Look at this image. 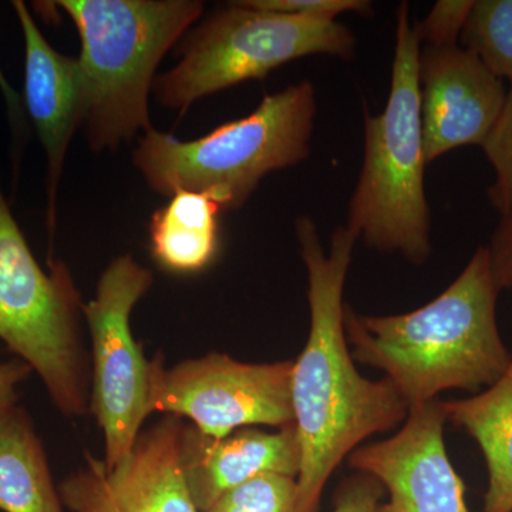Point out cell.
Instances as JSON below:
<instances>
[{
	"instance_id": "1",
	"label": "cell",
	"mask_w": 512,
	"mask_h": 512,
	"mask_svg": "<svg viewBox=\"0 0 512 512\" xmlns=\"http://www.w3.org/2000/svg\"><path fill=\"white\" fill-rule=\"evenodd\" d=\"M295 227L308 271L311 330L292 370L293 424L301 447L292 512H315L326 481L340 461L367 437L406 419L409 404L389 379H366L353 363L345 332L343 288L355 235L339 227L326 252L311 217H299Z\"/></svg>"
},
{
	"instance_id": "2",
	"label": "cell",
	"mask_w": 512,
	"mask_h": 512,
	"mask_svg": "<svg viewBox=\"0 0 512 512\" xmlns=\"http://www.w3.org/2000/svg\"><path fill=\"white\" fill-rule=\"evenodd\" d=\"M500 292L480 247L456 281L417 311L366 316L345 306L352 356L386 373L409 409L443 390L493 386L512 360L497 325Z\"/></svg>"
},
{
	"instance_id": "3",
	"label": "cell",
	"mask_w": 512,
	"mask_h": 512,
	"mask_svg": "<svg viewBox=\"0 0 512 512\" xmlns=\"http://www.w3.org/2000/svg\"><path fill=\"white\" fill-rule=\"evenodd\" d=\"M82 43V127L93 151L117 150L151 128L158 64L201 18L198 0H60Z\"/></svg>"
},
{
	"instance_id": "4",
	"label": "cell",
	"mask_w": 512,
	"mask_h": 512,
	"mask_svg": "<svg viewBox=\"0 0 512 512\" xmlns=\"http://www.w3.org/2000/svg\"><path fill=\"white\" fill-rule=\"evenodd\" d=\"M316 113L315 87L303 80L195 140L151 127L134 150V167L158 194L204 192L222 210H238L266 175L309 157Z\"/></svg>"
},
{
	"instance_id": "5",
	"label": "cell",
	"mask_w": 512,
	"mask_h": 512,
	"mask_svg": "<svg viewBox=\"0 0 512 512\" xmlns=\"http://www.w3.org/2000/svg\"><path fill=\"white\" fill-rule=\"evenodd\" d=\"M419 53L410 6L402 2L396 12L389 100L382 113L366 114L365 156L346 225L367 247L400 252L416 265L431 254L417 79Z\"/></svg>"
},
{
	"instance_id": "6",
	"label": "cell",
	"mask_w": 512,
	"mask_h": 512,
	"mask_svg": "<svg viewBox=\"0 0 512 512\" xmlns=\"http://www.w3.org/2000/svg\"><path fill=\"white\" fill-rule=\"evenodd\" d=\"M352 30L336 20L302 18L228 3L191 30L181 59L158 76L153 93L165 109L181 114L195 101L248 80H262L279 66L302 57L352 59Z\"/></svg>"
},
{
	"instance_id": "7",
	"label": "cell",
	"mask_w": 512,
	"mask_h": 512,
	"mask_svg": "<svg viewBox=\"0 0 512 512\" xmlns=\"http://www.w3.org/2000/svg\"><path fill=\"white\" fill-rule=\"evenodd\" d=\"M83 303L69 269L37 264L0 184V339L45 383L67 417L87 409L79 316Z\"/></svg>"
},
{
	"instance_id": "8",
	"label": "cell",
	"mask_w": 512,
	"mask_h": 512,
	"mask_svg": "<svg viewBox=\"0 0 512 512\" xmlns=\"http://www.w3.org/2000/svg\"><path fill=\"white\" fill-rule=\"evenodd\" d=\"M153 284L150 269L131 255L113 259L83 303L93 343L92 412L106 440L107 467L130 454L148 414L150 362L131 333V312Z\"/></svg>"
},
{
	"instance_id": "9",
	"label": "cell",
	"mask_w": 512,
	"mask_h": 512,
	"mask_svg": "<svg viewBox=\"0 0 512 512\" xmlns=\"http://www.w3.org/2000/svg\"><path fill=\"white\" fill-rule=\"evenodd\" d=\"M293 360L252 365L212 353L167 370L150 362V412L188 417L205 436L222 439L252 426H289Z\"/></svg>"
},
{
	"instance_id": "10",
	"label": "cell",
	"mask_w": 512,
	"mask_h": 512,
	"mask_svg": "<svg viewBox=\"0 0 512 512\" xmlns=\"http://www.w3.org/2000/svg\"><path fill=\"white\" fill-rule=\"evenodd\" d=\"M180 417L140 434L114 467L87 456V466L63 481L60 498L70 512H198L181 464Z\"/></svg>"
},
{
	"instance_id": "11",
	"label": "cell",
	"mask_w": 512,
	"mask_h": 512,
	"mask_svg": "<svg viewBox=\"0 0 512 512\" xmlns=\"http://www.w3.org/2000/svg\"><path fill=\"white\" fill-rule=\"evenodd\" d=\"M443 402L410 407L406 423L389 440L350 453V467L386 485L390 500L376 512H470L464 485L451 466Z\"/></svg>"
},
{
	"instance_id": "12",
	"label": "cell",
	"mask_w": 512,
	"mask_h": 512,
	"mask_svg": "<svg viewBox=\"0 0 512 512\" xmlns=\"http://www.w3.org/2000/svg\"><path fill=\"white\" fill-rule=\"evenodd\" d=\"M417 79L427 165L454 148L483 146L503 111V80L460 45L420 46Z\"/></svg>"
},
{
	"instance_id": "13",
	"label": "cell",
	"mask_w": 512,
	"mask_h": 512,
	"mask_svg": "<svg viewBox=\"0 0 512 512\" xmlns=\"http://www.w3.org/2000/svg\"><path fill=\"white\" fill-rule=\"evenodd\" d=\"M25 42L23 104L46 154L47 211L50 239L55 235L57 190L70 141L84 117V90L79 60L57 52L37 26L28 5L13 0Z\"/></svg>"
},
{
	"instance_id": "14",
	"label": "cell",
	"mask_w": 512,
	"mask_h": 512,
	"mask_svg": "<svg viewBox=\"0 0 512 512\" xmlns=\"http://www.w3.org/2000/svg\"><path fill=\"white\" fill-rule=\"evenodd\" d=\"M181 464L192 503L198 512H205L221 495L252 478L264 474L298 478L301 447L295 424L276 433L245 427L222 439L184 427Z\"/></svg>"
},
{
	"instance_id": "15",
	"label": "cell",
	"mask_w": 512,
	"mask_h": 512,
	"mask_svg": "<svg viewBox=\"0 0 512 512\" xmlns=\"http://www.w3.org/2000/svg\"><path fill=\"white\" fill-rule=\"evenodd\" d=\"M443 406L447 420L466 430L483 451L488 470L484 512H512V360L483 393Z\"/></svg>"
},
{
	"instance_id": "16",
	"label": "cell",
	"mask_w": 512,
	"mask_h": 512,
	"mask_svg": "<svg viewBox=\"0 0 512 512\" xmlns=\"http://www.w3.org/2000/svg\"><path fill=\"white\" fill-rule=\"evenodd\" d=\"M221 205L198 191H177L151 218V251L158 264L180 274L207 268L220 247Z\"/></svg>"
},
{
	"instance_id": "17",
	"label": "cell",
	"mask_w": 512,
	"mask_h": 512,
	"mask_svg": "<svg viewBox=\"0 0 512 512\" xmlns=\"http://www.w3.org/2000/svg\"><path fill=\"white\" fill-rule=\"evenodd\" d=\"M0 510L63 512L42 443L18 407L0 420Z\"/></svg>"
},
{
	"instance_id": "18",
	"label": "cell",
	"mask_w": 512,
	"mask_h": 512,
	"mask_svg": "<svg viewBox=\"0 0 512 512\" xmlns=\"http://www.w3.org/2000/svg\"><path fill=\"white\" fill-rule=\"evenodd\" d=\"M461 47L498 79L512 80V0H474L460 36Z\"/></svg>"
},
{
	"instance_id": "19",
	"label": "cell",
	"mask_w": 512,
	"mask_h": 512,
	"mask_svg": "<svg viewBox=\"0 0 512 512\" xmlns=\"http://www.w3.org/2000/svg\"><path fill=\"white\" fill-rule=\"evenodd\" d=\"M296 478L264 474L221 495L205 512H292Z\"/></svg>"
},
{
	"instance_id": "20",
	"label": "cell",
	"mask_w": 512,
	"mask_h": 512,
	"mask_svg": "<svg viewBox=\"0 0 512 512\" xmlns=\"http://www.w3.org/2000/svg\"><path fill=\"white\" fill-rule=\"evenodd\" d=\"M481 147L495 173L488 198L495 210L501 215L507 214L512 211V80L503 111Z\"/></svg>"
},
{
	"instance_id": "21",
	"label": "cell",
	"mask_w": 512,
	"mask_h": 512,
	"mask_svg": "<svg viewBox=\"0 0 512 512\" xmlns=\"http://www.w3.org/2000/svg\"><path fill=\"white\" fill-rule=\"evenodd\" d=\"M474 0H439L423 22L414 26L420 46H457Z\"/></svg>"
},
{
	"instance_id": "22",
	"label": "cell",
	"mask_w": 512,
	"mask_h": 512,
	"mask_svg": "<svg viewBox=\"0 0 512 512\" xmlns=\"http://www.w3.org/2000/svg\"><path fill=\"white\" fill-rule=\"evenodd\" d=\"M255 8L302 16V18L336 20L342 13L369 15L373 10L367 0H248Z\"/></svg>"
},
{
	"instance_id": "23",
	"label": "cell",
	"mask_w": 512,
	"mask_h": 512,
	"mask_svg": "<svg viewBox=\"0 0 512 512\" xmlns=\"http://www.w3.org/2000/svg\"><path fill=\"white\" fill-rule=\"evenodd\" d=\"M485 248L495 285L500 291L512 289V211L501 215L490 245Z\"/></svg>"
},
{
	"instance_id": "24",
	"label": "cell",
	"mask_w": 512,
	"mask_h": 512,
	"mask_svg": "<svg viewBox=\"0 0 512 512\" xmlns=\"http://www.w3.org/2000/svg\"><path fill=\"white\" fill-rule=\"evenodd\" d=\"M0 92H2L6 110H8L10 133H12L13 167L18 171L20 157H22L23 147H25L26 137H28V116H26L23 97H20L19 93L13 89L2 66H0Z\"/></svg>"
},
{
	"instance_id": "25",
	"label": "cell",
	"mask_w": 512,
	"mask_h": 512,
	"mask_svg": "<svg viewBox=\"0 0 512 512\" xmlns=\"http://www.w3.org/2000/svg\"><path fill=\"white\" fill-rule=\"evenodd\" d=\"M382 488L379 481L370 476L350 480L338 495L333 512H376Z\"/></svg>"
},
{
	"instance_id": "26",
	"label": "cell",
	"mask_w": 512,
	"mask_h": 512,
	"mask_svg": "<svg viewBox=\"0 0 512 512\" xmlns=\"http://www.w3.org/2000/svg\"><path fill=\"white\" fill-rule=\"evenodd\" d=\"M32 372L28 363H0V420L12 412L18 400V386Z\"/></svg>"
}]
</instances>
